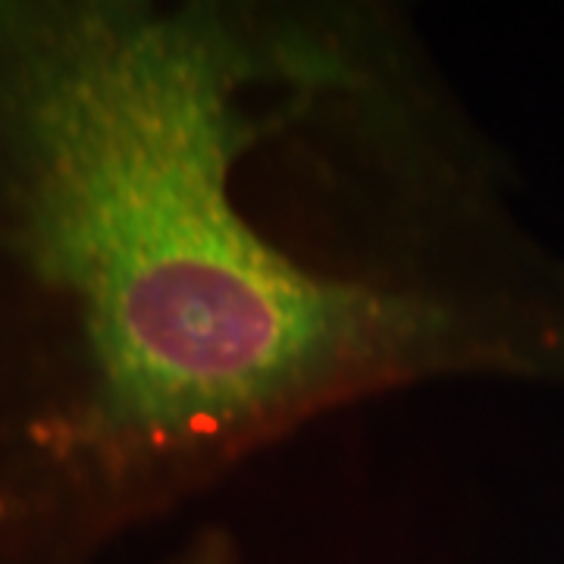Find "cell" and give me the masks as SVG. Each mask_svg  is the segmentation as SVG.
I'll return each mask as SVG.
<instances>
[{"label": "cell", "mask_w": 564, "mask_h": 564, "mask_svg": "<svg viewBox=\"0 0 564 564\" xmlns=\"http://www.w3.org/2000/svg\"><path fill=\"white\" fill-rule=\"evenodd\" d=\"M462 383L564 389V258L402 3L0 0V564Z\"/></svg>", "instance_id": "6da1fadb"}, {"label": "cell", "mask_w": 564, "mask_h": 564, "mask_svg": "<svg viewBox=\"0 0 564 564\" xmlns=\"http://www.w3.org/2000/svg\"><path fill=\"white\" fill-rule=\"evenodd\" d=\"M158 564H251L242 540L223 524L195 527L170 555Z\"/></svg>", "instance_id": "7a4b0ae2"}]
</instances>
